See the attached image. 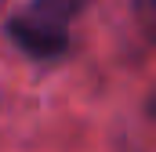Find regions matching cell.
I'll return each mask as SVG.
<instances>
[{
	"mask_svg": "<svg viewBox=\"0 0 156 152\" xmlns=\"http://www.w3.org/2000/svg\"><path fill=\"white\" fill-rule=\"evenodd\" d=\"M87 0H33L22 15L11 18V40L33 58H58L69 47V22L83 11Z\"/></svg>",
	"mask_w": 156,
	"mask_h": 152,
	"instance_id": "cell-1",
	"label": "cell"
}]
</instances>
